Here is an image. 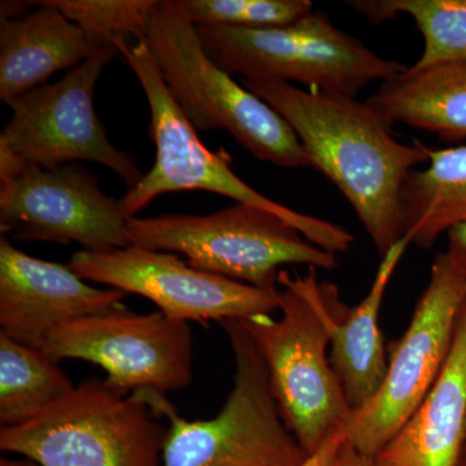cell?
Masks as SVG:
<instances>
[{"mask_svg":"<svg viewBox=\"0 0 466 466\" xmlns=\"http://www.w3.org/2000/svg\"><path fill=\"white\" fill-rule=\"evenodd\" d=\"M118 52L137 76L148 100L149 137L156 146V162L149 173L119 198L127 219L137 217L165 193L207 191L272 211L296 227L312 244L330 253H343L351 247L354 238L343 227L299 213L266 198L235 174L225 149L214 153L205 147L168 92L146 42L125 43Z\"/></svg>","mask_w":466,"mask_h":466,"instance_id":"obj_5","label":"cell"},{"mask_svg":"<svg viewBox=\"0 0 466 466\" xmlns=\"http://www.w3.org/2000/svg\"><path fill=\"white\" fill-rule=\"evenodd\" d=\"M447 238H449L447 256L466 283V225L451 229L447 233Z\"/></svg>","mask_w":466,"mask_h":466,"instance_id":"obj_24","label":"cell"},{"mask_svg":"<svg viewBox=\"0 0 466 466\" xmlns=\"http://www.w3.org/2000/svg\"><path fill=\"white\" fill-rule=\"evenodd\" d=\"M346 435L345 431H339V433L333 435L327 443L321 447L314 455L309 456L308 461L302 466H328L332 462L334 456L337 455L342 444L345 443Z\"/></svg>","mask_w":466,"mask_h":466,"instance_id":"obj_25","label":"cell"},{"mask_svg":"<svg viewBox=\"0 0 466 466\" xmlns=\"http://www.w3.org/2000/svg\"><path fill=\"white\" fill-rule=\"evenodd\" d=\"M161 420L134 392L88 379L32 421L0 429V450L39 466H162Z\"/></svg>","mask_w":466,"mask_h":466,"instance_id":"obj_8","label":"cell"},{"mask_svg":"<svg viewBox=\"0 0 466 466\" xmlns=\"http://www.w3.org/2000/svg\"><path fill=\"white\" fill-rule=\"evenodd\" d=\"M196 27L208 57L245 81L297 82L309 90L355 97L368 85L382 84L407 69L379 56L315 9L283 26Z\"/></svg>","mask_w":466,"mask_h":466,"instance_id":"obj_7","label":"cell"},{"mask_svg":"<svg viewBox=\"0 0 466 466\" xmlns=\"http://www.w3.org/2000/svg\"><path fill=\"white\" fill-rule=\"evenodd\" d=\"M428 162L408 175L400 195L401 238L421 249L466 225V146L431 148Z\"/></svg>","mask_w":466,"mask_h":466,"instance_id":"obj_19","label":"cell"},{"mask_svg":"<svg viewBox=\"0 0 466 466\" xmlns=\"http://www.w3.org/2000/svg\"><path fill=\"white\" fill-rule=\"evenodd\" d=\"M465 300L464 279L446 251L438 254L410 325L392 345L381 388L343 426L358 452L375 458L425 400L449 358Z\"/></svg>","mask_w":466,"mask_h":466,"instance_id":"obj_10","label":"cell"},{"mask_svg":"<svg viewBox=\"0 0 466 466\" xmlns=\"http://www.w3.org/2000/svg\"><path fill=\"white\" fill-rule=\"evenodd\" d=\"M67 266L79 278L152 300L177 321L251 320L279 311V288L253 285L195 268L168 251L130 245L108 251L79 250Z\"/></svg>","mask_w":466,"mask_h":466,"instance_id":"obj_12","label":"cell"},{"mask_svg":"<svg viewBox=\"0 0 466 466\" xmlns=\"http://www.w3.org/2000/svg\"><path fill=\"white\" fill-rule=\"evenodd\" d=\"M410 244L398 241L380 262L367 296L349 309L343 306L334 321L330 337V363L339 376L351 410L368 403L388 370L389 357L380 327V314L386 289Z\"/></svg>","mask_w":466,"mask_h":466,"instance_id":"obj_17","label":"cell"},{"mask_svg":"<svg viewBox=\"0 0 466 466\" xmlns=\"http://www.w3.org/2000/svg\"><path fill=\"white\" fill-rule=\"evenodd\" d=\"M76 24L96 50L146 41L159 0H46ZM119 54V52H118Z\"/></svg>","mask_w":466,"mask_h":466,"instance_id":"obj_22","label":"cell"},{"mask_svg":"<svg viewBox=\"0 0 466 466\" xmlns=\"http://www.w3.org/2000/svg\"><path fill=\"white\" fill-rule=\"evenodd\" d=\"M127 227L130 245L183 254L195 268L259 289H278L284 266L339 267L337 254L312 244L283 217L241 202L205 216L128 218Z\"/></svg>","mask_w":466,"mask_h":466,"instance_id":"obj_6","label":"cell"},{"mask_svg":"<svg viewBox=\"0 0 466 466\" xmlns=\"http://www.w3.org/2000/svg\"><path fill=\"white\" fill-rule=\"evenodd\" d=\"M41 350L56 361L96 364L106 373V381L126 394H167L192 381L191 327L161 311L137 314L121 305L61 325L48 334Z\"/></svg>","mask_w":466,"mask_h":466,"instance_id":"obj_11","label":"cell"},{"mask_svg":"<svg viewBox=\"0 0 466 466\" xmlns=\"http://www.w3.org/2000/svg\"><path fill=\"white\" fill-rule=\"evenodd\" d=\"M244 86L287 119L311 167L345 196L382 258L401 240V188L431 148L400 142L394 125L367 101L287 82L244 79Z\"/></svg>","mask_w":466,"mask_h":466,"instance_id":"obj_1","label":"cell"},{"mask_svg":"<svg viewBox=\"0 0 466 466\" xmlns=\"http://www.w3.org/2000/svg\"><path fill=\"white\" fill-rule=\"evenodd\" d=\"M76 386L58 361L0 330V424H26Z\"/></svg>","mask_w":466,"mask_h":466,"instance_id":"obj_20","label":"cell"},{"mask_svg":"<svg viewBox=\"0 0 466 466\" xmlns=\"http://www.w3.org/2000/svg\"><path fill=\"white\" fill-rule=\"evenodd\" d=\"M367 103L392 125L437 135L443 142L466 139V63L415 70L407 67L380 84Z\"/></svg>","mask_w":466,"mask_h":466,"instance_id":"obj_18","label":"cell"},{"mask_svg":"<svg viewBox=\"0 0 466 466\" xmlns=\"http://www.w3.org/2000/svg\"><path fill=\"white\" fill-rule=\"evenodd\" d=\"M0 231L17 241L76 242L87 251L130 247L119 200L78 162L0 177Z\"/></svg>","mask_w":466,"mask_h":466,"instance_id":"obj_13","label":"cell"},{"mask_svg":"<svg viewBox=\"0 0 466 466\" xmlns=\"http://www.w3.org/2000/svg\"><path fill=\"white\" fill-rule=\"evenodd\" d=\"M466 446V300L437 381L375 466H459Z\"/></svg>","mask_w":466,"mask_h":466,"instance_id":"obj_15","label":"cell"},{"mask_svg":"<svg viewBox=\"0 0 466 466\" xmlns=\"http://www.w3.org/2000/svg\"><path fill=\"white\" fill-rule=\"evenodd\" d=\"M459 466H466V446L464 449V452H462L461 460H460Z\"/></svg>","mask_w":466,"mask_h":466,"instance_id":"obj_29","label":"cell"},{"mask_svg":"<svg viewBox=\"0 0 466 466\" xmlns=\"http://www.w3.org/2000/svg\"><path fill=\"white\" fill-rule=\"evenodd\" d=\"M280 317L244 320L265 361L285 424L309 456L342 431L351 408L330 363L334 321L345 303L339 288L305 275L279 274Z\"/></svg>","mask_w":466,"mask_h":466,"instance_id":"obj_2","label":"cell"},{"mask_svg":"<svg viewBox=\"0 0 466 466\" xmlns=\"http://www.w3.org/2000/svg\"><path fill=\"white\" fill-rule=\"evenodd\" d=\"M125 291L92 287L69 266L34 258L0 238V330L42 349L61 325L122 305Z\"/></svg>","mask_w":466,"mask_h":466,"instance_id":"obj_14","label":"cell"},{"mask_svg":"<svg viewBox=\"0 0 466 466\" xmlns=\"http://www.w3.org/2000/svg\"><path fill=\"white\" fill-rule=\"evenodd\" d=\"M35 5L25 16L0 21V100L7 106L97 51L63 12L46 0Z\"/></svg>","mask_w":466,"mask_h":466,"instance_id":"obj_16","label":"cell"},{"mask_svg":"<svg viewBox=\"0 0 466 466\" xmlns=\"http://www.w3.org/2000/svg\"><path fill=\"white\" fill-rule=\"evenodd\" d=\"M32 5L34 2H2L0 20H15V18L25 16L26 14H24V11Z\"/></svg>","mask_w":466,"mask_h":466,"instance_id":"obj_27","label":"cell"},{"mask_svg":"<svg viewBox=\"0 0 466 466\" xmlns=\"http://www.w3.org/2000/svg\"><path fill=\"white\" fill-rule=\"evenodd\" d=\"M0 466H39L33 460L26 459L25 460H12V459H5L2 458L0 460Z\"/></svg>","mask_w":466,"mask_h":466,"instance_id":"obj_28","label":"cell"},{"mask_svg":"<svg viewBox=\"0 0 466 466\" xmlns=\"http://www.w3.org/2000/svg\"><path fill=\"white\" fill-rule=\"evenodd\" d=\"M118 55L113 46L100 48L60 81L8 104L12 116L0 135V177L90 161L118 175L127 191L137 186L144 174L134 156L110 143L94 108L101 73Z\"/></svg>","mask_w":466,"mask_h":466,"instance_id":"obj_9","label":"cell"},{"mask_svg":"<svg viewBox=\"0 0 466 466\" xmlns=\"http://www.w3.org/2000/svg\"><path fill=\"white\" fill-rule=\"evenodd\" d=\"M144 42L196 131L225 130L254 157L276 167H311L287 119L208 57L198 27L175 0H159Z\"/></svg>","mask_w":466,"mask_h":466,"instance_id":"obj_4","label":"cell"},{"mask_svg":"<svg viewBox=\"0 0 466 466\" xmlns=\"http://www.w3.org/2000/svg\"><path fill=\"white\" fill-rule=\"evenodd\" d=\"M328 466H375L372 458L358 452L354 447L350 446L348 441L342 444L332 462Z\"/></svg>","mask_w":466,"mask_h":466,"instance_id":"obj_26","label":"cell"},{"mask_svg":"<svg viewBox=\"0 0 466 466\" xmlns=\"http://www.w3.org/2000/svg\"><path fill=\"white\" fill-rule=\"evenodd\" d=\"M195 26L265 29L288 25L314 11L309 0H175Z\"/></svg>","mask_w":466,"mask_h":466,"instance_id":"obj_23","label":"cell"},{"mask_svg":"<svg viewBox=\"0 0 466 466\" xmlns=\"http://www.w3.org/2000/svg\"><path fill=\"white\" fill-rule=\"evenodd\" d=\"M348 5L373 25L400 15L412 17L425 42L412 69L466 63V0H350Z\"/></svg>","mask_w":466,"mask_h":466,"instance_id":"obj_21","label":"cell"},{"mask_svg":"<svg viewBox=\"0 0 466 466\" xmlns=\"http://www.w3.org/2000/svg\"><path fill=\"white\" fill-rule=\"evenodd\" d=\"M235 359L233 388L213 419L187 420L164 392L135 391L168 421L162 466H302L309 456L285 424L244 320L220 321Z\"/></svg>","mask_w":466,"mask_h":466,"instance_id":"obj_3","label":"cell"}]
</instances>
